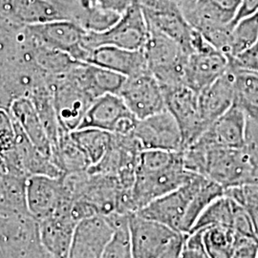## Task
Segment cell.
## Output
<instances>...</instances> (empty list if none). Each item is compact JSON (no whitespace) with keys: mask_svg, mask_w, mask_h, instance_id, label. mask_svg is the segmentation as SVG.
<instances>
[{"mask_svg":"<svg viewBox=\"0 0 258 258\" xmlns=\"http://www.w3.org/2000/svg\"><path fill=\"white\" fill-rule=\"evenodd\" d=\"M224 194H225V188L223 186L203 176L202 181L199 184L196 192L194 194V197L188 206L187 212L181 228V232L185 234L191 231L195 222L197 221V219L202 214V212L214 200L221 197Z\"/></svg>","mask_w":258,"mask_h":258,"instance_id":"cell-28","label":"cell"},{"mask_svg":"<svg viewBox=\"0 0 258 258\" xmlns=\"http://www.w3.org/2000/svg\"><path fill=\"white\" fill-rule=\"evenodd\" d=\"M233 67L258 73V42L235 57H229Z\"/></svg>","mask_w":258,"mask_h":258,"instance_id":"cell-36","label":"cell"},{"mask_svg":"<svg viewBox=\"0 0 258 258\" xmlns=\"http://www.w3.org/2000/svg\"><path fill=\"white\" fill-rule=\"evenodd\" d=\"M203 239L209 258H231L235 232L231 228L222 226L206 228Z\"/></svg>","mask_w":258,"mask_h":258,"instance_id":"cell-32","label":"cell"},{"mask_svg":"<svg viewBox=\"0 0 258 258\" xmlns=\"http://www.w3.org/2000/svg\"><path fill=\"white\" fill-rule=\"evenodd\" d=\"M241 0H196L184 13V19L199 33L213 28L231 26Z\"/></svg>","mask_w":258,"mask_h":258,"instance_id":"cell-17","label":"cell"},{"mask_svg":"<svg viewBox=\"0 0 258 258\" xmlns=\"http://www.w3.org/2000/svg\"><path fill=\"white\" fill-rule=\"evenodd\" d=\"M1 11L6 17L27 26L68 20L64 7L50 0H1Z\"/></svg>","mask_w":258,"mask_h":258,"instance_id":"cell-21","label":"cell"},{"mask_svg":"<svg viewBox=\"0 0 258 258\" xmlns=\"http://www.w3.org/2000/svg\"><path fill=\"white\" fill-rule=\"evenodd\" d=\"M229 68V57L214 47L194 52L188 55L185 62L184 85L199 94Z\"/></svg>","mask_w":258,"mask_h":258,"instance_id":"cell-16","label":"cell"},{"mask_svg":"<svg viewBox=\"0 0 258 258\" xmlns=\"http://www.w3.org/2000/svg\"><path fill=\"white\" fill-rule=\"evenodd\" d=\"M143 51L149 72L162 88L184 84V66L188 53L175 40L148 29V37Z\"/></svg>","mask_w":258,"mask_h":258,"instance_id":"cell-3","label":"cell"},{"mask_svg":"<svg viewBox=\"0 0 258 258\" xmlns=\"http://www.w3.org/2000/svg\"><path fill=\"white\" fill-rule=\"evenodd\" d=\"M138 120L119 95L105 94L94 100L78 129H101L115 135L130 136Z\"/></svg>","mask_w":258,"mask_h":258,"instance_id":"cell-7","label":"cell"},{"mask_svg":"<svg viewBox=\"0 0 258 258\" xmlns=\"http://www.w3.org/2000/svg\"><path fill=\"white\" fill-rule=\"evenodd\" d=\"M191 172L184 166L183 154L173 164L152 171H135L131 188L134 213L159 197L169 194L185 183Z\"/></svg>","mask_w":258,"mask_h":258,"instance_id":"cell-5","label":"cell"},{"mask_svg":"<svg viewBox=\"0 0 258 258\" xmlns=\"http://www.w3.org/2000/svg\"><path fill=\"white\" fill-rule=\"evenodd\" d=\"M246 123V114L233 104L198 140L212 147L242 148L245 141Z\"/></svg>","mask_w":258,"mask_h":258,"instance_id":"cell-19","label":"cell"},{"mask_svg":"<svg viewBox=\"0 0 258 258\" xmlns=\"http://www.w3.org/2000/svg\"><path fill=\"white\" fill-rule=\"evenodd\" d=\"M180 258H198L197 256H195L194 254H192L191 252H189V251H187V250H185V249L183 248V250H182V253H181V255H180Z\"/></svg>","mask_w":258,"mask_h":258,"instance_id":"cell-39","label":"cell"},{"mask_svg":"<svg viewBox=\"0 0 258 258\" xmlns=\"http://www.w3.org/2000/svg\"><path fill=\"white\" fill-rule=\"evenodd\" d=\"M258 13V0H241L239 9L237 11L236 17L231 23V27L241 19L248 18Z\"/></svg>","mask_w":258,"mask_h":258,"instance_id":"cell-37","label":"cell"},{"mask_svg":"<svg viewBox=\"0 0 258 258\" xmlns=\"http://www.w3.org/2000/svg\"><path fill=\"white\" fill-rule=\"evenodd\" d=\"M67 202H75L65 192L60 178L45 175L27 178V203L30 213L42 221L53 216Z\"/></svg>","mask_w":258,"mask_h":258,"instance_id":"cell-15","label":"cell"},{"mask_svg":"<svg viewBox=\"0 0 258 258\" xmlns=\"http://www.w3.org/2000/svg\"><path fill=\"white\" fill-rule=\"evenodd\" d=\"M233 217V201L225 194L214 200L199 216L195 222L192 230L197 231L214 226L228 227L231 229ZM188 232V233H189Z\"/></svg>","mask_w":258,"mask_h":258,"instance_id":"cell-31","label":"cell"},{"mask_svg":"<svg viewBox=\"0 0 258 258\" xmlns=\"http://www.w3.org/2000/svg\"><path fill=\"white\" fill-rule=\"evenodd\" d=\"M129 233L133 258H160L181 232L137 213H131Z\"/></svg>","mask_w":258,"mask_h":258,"instance_id":"cell-12","label":"cell"},{"mask_svg":"<svg viewBox=\"0 0 258 258\" xmlns=\"http://www.w3.org/2000/svg\"><path fill=\"white\" fill-rule=\"evenodd\" d=\"M231 230L236 234L256 238L249 213L244 207H242L241 205L234 201H233V217H232V223H231Z\"/></svg>","mask_w":258,"mask_h":258,"instance_id":"cell-34","label":"cell"},{"mask_svg":"<svg viewBox=\"0 0 258 258\" xmlns=\"http://www.w3.org/2000/svg\"><path fill=\"white\" fill-rule=\"evenodd\" d=\"M70 134L91 166L98 165L105 156L113 137L109 132L96 128L77 129Z\"/></svg>","mask_w":258,"mask_h":258,"instance_id":"cell-27","label":"cell"},{"mask_svg":"<svg viewBox=\"0 0 258 258\" xmlns=\"http://www.w3.org/2000/svg\"><path fill=\"white\" fill-rule=\"evenodd\" d=\"M258 42V13L237 21L231 31L228 57H235Z\"/></svg>","mask_w":258,"mask_h":258,"instance_id":"cell-30","label":"cell"},{"mask_svg":"<svg viewBox=\"0 0 258 258\" xmlns=\"http://www.w3.org/2000/svg\"><path fill=\"white\" fill-rule=\"evenodd\" d=\"M163 91L166 110L173 116L181 130L184 151L208 129L201 117L198 93L184 84L163 88Z\"/></svg>","mask_w":258,"mask_h":258,"instance_id":"cell-8","label":"cell"},{"mask_svg":"<svg viewBox=\"0 0 258 258\" xmlns=\"http://www.w3.org/2000/svg\"><path fill=\"white\" fill-rule=\"evenodd\" d=\"M148 37V27L144 12L137 0H133L120 18L106 31L87 32L85 45L92 50L109 45L127 50L143 49Z\"/></svg>","mask_w":258,"mask_h":258,"instance_id":"cell-4","label":"cell"},{"mask_svg":"<svg viewBox=\"0 0 258 258\" xmlns=\"http://www.w3.org/2000/svg\"><path fill=\"white\" fill-rule=\"evenodd\" d=\"M246 211L249 213L250 220L252 223V227H253V231L255 233V236L258 239V205H253V206H249L248 208H245Z\"/></svg>","mask_w":258,"mask_h":258,"instance_id":"cell-38","label":"cell"},{"mask_svg":"<svg viewBox=\"0 0 258 258\" xmlns=\"http://www.w3.org/2000/svg\"><path fill=\"white\" fill-rule=\"evenodd\" d=\"M27 176L6 168L0 169V215L30 213L27 203Z\"/></svg>","mask_w":258,"mask_h":258,"instance_id":"cell-25","label":"cell"},{"mask_svg":"<svg viewBox=\"0 0 258 258\" xmlns=\"http://www.w3.org/2000/svg\"><path fill=\"white\" fill-rule=\"evenodd\" d=\"M115 232L105 215H95L78 222L75 228L69 258H102Z\"/></svg>","mask_w":258,"mask_h":258,"instance_id":"cell-14","label":"cell"},{"mask_svg":"<svg viewBox=\"0 0 258 258\" xmlns=\"http://www.w3.org/2000/svg\"><path fill=\"white\" fill-rule=\"evenodd\" d=\"M87 63L106 68L126 78L149 71L143 49L127 50L104 45L92 49Z\"/></svg>","mask_w":258,"mask_h":258,"instance_id":"cell-18","label":"cell"},{"mask_svg":"<svg viewBox=\"0 0 258 258\" xmlns=\"http://www.w3.org/2000/svg\"><path fill=\"white\" fill-rule=\"evenodd\" d=\"M243 148L253 168V183L258 184V120L248 117Z\"/></svg>","mask_w":258,"mask_h":258,"instance_id":"cell-33","label":"cell"},{"mask_svg":"<svg viewBox=\"0 0 258 258\" xmlns=\"http://www.w3.org/2000/svg\"><path fill=\"white\" fill-rule=\"evenodd\" d=\"M230 66L234 72L233 104L248 118L258 120V73Z\"/></svg>","mask_w":258,"mask_h":258,"instance_id":"cell-26","label":"cell"},{"mask_svg":"<svg viewBox=\"0 0 258 258\" xmlns=\"http://www.w3.org/2000/svg\"><path fill=\"white\" fill-rule=\"evenodd\" d=\"M118 95L138 120L166 109L163 88L149 71L126 78Z\"/></svg>","mask_w":258,"mask_h":258,"instance_id":"cell-11","label":"cell"},{"mask_svg":"<svg viewBox=\"0 0 258 258\" xmlns=\"http://www.w3.org/2000/svg\"><path fill=\"white\" fill-rule=\"evenodd\" d=\"M38 223L41 240L53 258H69L78 224L71 214H55Z\"/></svg>","mask_w":258,"mask_h":258,"instance_id":"cell-22","label":"cell"},{"mask_svg":"<svg viewBox=\"0 0 258 258\" xmlns=\"http://www.w3.org/2000/svg\"><path fill=\"white\" fill-rule=\"evenodd\" d=\"M204 123L209 128L231 108L234 102V72L230 68L214 83L198 94Z\"/></svg>","mask_w":258,"mask_h":258,"instance_id":"cell-20","label":"cell"},{"mask_svg":"<svg viewBox=\"0 0 258 258\" xmlns=\"http://www.w3.org/2000/svg\"><path fill=\"white\" fill-rule=\"evenodd\" d=\"M0 252L5 258H53L41 240L39 223L30 213L0 215Z\"/></svg>","mask_w":258,"mask_h":258,"instance_id":"cell-2","label":"cell"},{"mask_svg":"<svg viewBox=\"0 0 258 258\" xmlns=\"http://www.w3.org/2000/svg\"><path fill=\"white\" fill-rule=\"evenodd\" d=\"M185 169L201 174L225 189L253 183V168L244 148L212 147L200 140L183 151Z\"/></svg>","mask_w":258,"mask_h":258,"instance_id":"cell-1","label":"cell"},{"mask_svg":"<svg viewBox=\"0 0 258 258\" xmlns=\"http://www.w3.org/2000/svg\"><path fill=\"white\" fill-rule=\"evenodd\" d=\"M73 68L65 73L55 84L53 101L60 128L67 132L79 128L83 117L95 100L75 76Z\"/></svg>","mask_w":258,"mask_h":258,"instance_id":"cell-10","label":"cell"},{"mask_svg":"<svg viewBox=\"0 0 258 258\" xmlns=\"http://www.w3.org/2000/svg\"><path fill=\"white\" fill-rule=\"evenodd\" d=\"M12 112L14 119L31 143L42 154L53 160V148L35 104L25 98H20L12 104Z\"/></svg>","mask_w":258,"mask_h":258,"instance_id":"cell-23","label":"cell"},{"mask_svg":"<svg viewBox=\"0 0 258 258\" xmlns=\"http://www.w3.org/2000/svg\"><path fill=\"white\" fill-rule=\"evenodd\" d=\"M105 216L113 225L115 232L102 258H133L129 233V214L114 212Z\"/></svg>","mask_w":258,"mask_h":258,"instance_id":"cell-29","label":"cell"},{"mask_svg":"<svg viewBox=\"0 0 258 258\" xmlns=\"http://www.w3.org/2000/svg\"><path fill=\"white\" fill-rule=\"evenodd\" d=\"M73 73L95 99L105 94H119L126 77L87 62H78Z\"/></svg>","mask_w":258,"mask_h":258,"instance_id":"cell-24","label":"cell"},{"mask_svg":"<svg viewBox=\"0 0 258 258\" xmlns=\"http://www.w3.org/2000/svg\"><path fill=\"white\" fill-rule=\"evenodd\" d=\"M231 258H258V239L235 233Z\"/></svg>","mask_w":258,"mask_h":258,"instance_id":"cell-35","label":"cell"},{"mask_svg":"<svg viewBox=\"0 0 258 258\" xmlns=\"http://www.w3.org/2000/svg\"><path fill=\"white\" fill-rule=\"evenodd\" d=\"M202 178L203 175L191 172L185 183L179 188L153 200L136 213L181 232L188 206Z\"/></svg>","mask_w":258,"mask_h":258,"instance_id":"cell-9","label":"cell"},{"mask_svg":"<svg viewBox=\"0 0 258 258\" xmlns=\"http://www.w3.org/2000/svg\"><path fill=\"white\" fill-rule=\"evenodd\" d=\"M30 37L37 44L70 55L80 62H86L91 50L85 45L87 31L69 20H55L27 26Z\"/></svg>","mask_w":258,"mask_h":258,"instance_id":"cell-6","label":"cell"},{"mask_svg":"<svg viewBox=\"0 0 258 258\" xmlns=\"http://www.w3.org/2000/svg\"><path fill=\"white\" fill-rule=\"evenodd\" d=\"M132 135L143 150L183 151L181 130L173 116L166 109L139 120Z\"/></svg>","mask_w":258,"mask_h":258,"instance_id":"cell-13","label":"cell"}]
</instances>
